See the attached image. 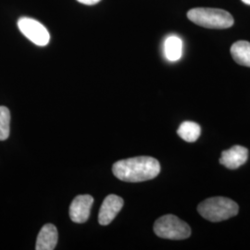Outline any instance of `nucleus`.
<instances>
[{"label": "nucleus", "mask_w": 250, "mask_h": 250, "mask_svg": "<svg viewBox=\"0 0 250 250\" xmlns=\"http://www.w3.org/2000/svg\"><path fill=\"white\" fill-rule=\"evenodd\" d=\"M112 171L121 181L139 183L157 177L161 171V165L152 157H134L117 161Z\"/></svg>", "instance_id": "f257e3e1"}, {"label": "nucleus", "mask_w": 250, "mask_h": 250, "mask_svg": "<svg viewBox=\"0 0 250 250\" xmlns=\"http://www.w3.org/2000/svg\"><path fill=\"white\" fill-rule=\"evenodd\" d=\"M197 211L206 220L218 223L238 214L239 207L228 197H210L198 205Z\"/></svg>", "instance_id": "f03ea898"}, {"label": "nucleus", "mask_w": 250, "mask_h": 250, "mask_svg": "<svg viewBox=\"0 0 250 250\" xmlns=\"http://www.w3.org/2000/svg\"><path fill=\"white\" fill-rule=\"evenodd\" d=\"M188 17L198 26L209 29H226L234 23L232 15L224 9L195 8L188 11Z\"/></svg>", "instance_id": "7ed1b4c3"}, {"label": "nucleus", "mask_w": 250, "mask_h": 250, "mask_svg": "<svg viewBox=\"0 0 250 250\" xmlns=\"http://www.w3.org/2000/svg\"><path fill=\"white\" fill-rule=\"evenodd\" d=\"M154 232L161 238L183 240L191 235V228L175 215H164L154 224Z\"/></svg>", "instance_id": "20e7f679"}, {"label": "nucleus", "mask_w": 250, "mask_h": 250, "mask_svg": "<svg viewBox=\"0 0 250 250\" xmlns=\"http://www.w3.org/2000/svg\"><path fill=\"white\" fill-rule=\"evenodd\" d=\"M18 27L22 35L36 45L45 46L50 41L47 29L36 20L22 17L18 21Z\"/></svg>", "instance_id": "39448f33"}, {"label": "nucleus", "mask_w": 250, "mask_h": 250, "mask_svg": "<svg viewBox=\"0 0 250 250\" xmlns=\"http://www.w3.org/2000/svg\"><path fill=\"white\" fill-rule=\"evenodd\" d=\"M94 198L90 195H81L75 197L70 206V217L76 224H83L89 218Z\"/></svg>", "instance_id": "423d86ee"}, {"label": "nucleus", "mask_w": 250, "mask_h": 250, "mask_svg": "<svg viewBox=\"0 0 250 250\" xmlns=\"http://www.w3.org/2000/svg\"><path fill=\"white\" fill-rule=\"evenodd\" d=\"M124 199L116 195L107 196L100 208L99 214V223L101 225L110 224L121 211L124 207Z\"/></svg>", "instance_id": "0eeeda50"}, {"label": "nucleus", "mask_w": 250, "mask_h": 250, "mask_svg": "<svg viewBox=\"0 0 250 250\" xmlns=\"http://www.w3.org/2000/svg\"><path fill=\"white\" fill-rule=\"evenodd\" d=\"M249 158V150L245 146H234L228 150L222 153V158L220 159V163L224 167L235 170L245 164Z\"/></svg>", "instance_id": "6e6552de"}, {"label": "nucleus", "mask_w": 250, "mask_h": 250, "mask_svg": "<svg viewBox=\"0 0 250 250\" xmlns=\"http://www.w3.org/2000/svg\"><path fill=\"white\" fill-rule=\"evenodd\" d=\"M58 230L52 224H45L38 233L36 240V250H55L58 243Z\"/></svg>", "instance_id": "1a4fd4ad"}, {"label": "nucleus", "mask_w": 250, "mask_h": 250, "mask_svg": "<svg viewBox=\"0 0 250 250\" xmlns=\"http://www.w3.org/2000/svg\"><path fill=\"white\" fill-rule=\"evenodd\" d=\"M233 61L242 66L250 67V43L248 41L235 42L231 47Z\"/></svg>", "instance_id": "9d476101"}, {"label": "nucleus", "mask_w": 250, "mask_h": 250, "mask_svg": "<svg viewBox=\"0 0 250 250\" xmlns=\"http://www.w3.org/2000/svg\"><path fill=\"white\" fill-rule=\"evenodd\" d=\"M164 53L170 62H177L183 55V41L178 36H169L164 43Z\"/></svg>", "instance_id": "9b49d317"}, {"label": "nucleus", "mask_w": 250, "mask_h": 250, "mask_svg": "<svg viewBox=\"0 0 250 250\" xmlns=\"http://www.w3.org/2000/svg\"><path fill=\"white\" fill-rule=\"evenodd\" d=\"M200 132H201V128L196 123L184 122L182 125H180L177 134L185 141L193 143L198 139Z\"/></svg>", "instance_id": "f8f14e48"}, {"label": "nucleus", "mask_w": 250, "mask_h": 250, "mask_svg": "<svg viewBox=\"0 0 250 250\" xmlns=\"http://www.w3.org/2000/svg\"><path fill=\"white\" fill-rule=\"evenodd\" d=\"M10 112L8 107L0 106V141L6 140L9 135Z\"/></svg>", "instance_id": "ddd939ff"}, {"label": "nucleus", "mask_w": 250, "mask_h": 250, "mask_svg": "<svg viewBox=\"0 0 250 250\" xmlns=\"http://www.w3.org/2000/svg\"><path fill=\"white\" fill-rule=\"evenodd\" d=\"M78 2H80L82 4H84V5H88V6H92V5H96L98 4L99 2H100L101 0H77Z\"/></svg>", "instance_id": "4468645a"}, {"label": "nucleus", "mask_w": 250, "mask_h": 250, "mask_svg": "<svg viewBox=\"0 0 250 250\" xmlns=\"http://www.w3.org/2000/svg\"><path fill=\"white\" fill-rule=\"evenodd\" d=\"M245 4H247V5H250V0H242Z\"/></svg>", "instance_id": "2eb2a0df"}]
</instances>
